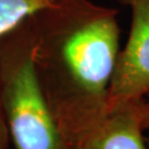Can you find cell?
<instances>
[{
    "label": "cell",
    "instance_id": "cell-7",
    "mask_svg": "<svg viewBox=\"0 0 149 149\" xmlns=\"http://www.w3.org/2000/svg\"><path fill=\"white\" fill-rule=\"evenodd\" d=\"M139 107H140V115H141V120H143L145 130H149V102L141 100Z\"/></svg>",
    "mask_w": 149,
    "mask_h": 149
},
{
    "label": "cell",
    "instance_id": "cell-3",
    "mask_svg": "<svg viewBox=\"0 0 149 149\" xmlns=\"http://www.w3.org/2000/svg\"><path fill=\"white\" fill-rule=\"evenodd\" d=\"M132 11L128 41L118 53L108 93V112L149 94V0H118Z\"/></svg>",
    "mask_w": 149,
    "mask_h": 149
},
{
    "label": "cell",
    "instance_id": "cell-5",
    "mask_svg": "<svg viewBox=\"0 0 149 149\" xmlns=\"http://www.w3.org/2000/svg\"><path fill=\"white\" fill-rule=\"evenodd\" d=\"M58 0H0V37Z\"/></svg>",
    "mask_w": 149,
    "mask_h": 149
},
{
    "label": "cell",
    "instance_id": "cell-4",
    "mask_svg": "<svg viewBox=\"0 0 149 149\" xmlns=\"http://www.w3.org/2000/svg\"><path fill=\"white\" fill-rule=\"evenodd\" d=\"M139 104L118 107L87 137L61 149H146Z\"/></svg>",
    "mask_w": 149,
    "mask_h": 149
},
{
    "label": "cell",
    "instance_id": "cell-1",
    "mask_svg": "<svg viewBox=\"0 0 149 149\" xmlns=\"http://www.w3.org/2000/svg\"><path fill=\"white\" fill-rule=\"evenodd\" d=\"M117 15L91 0H58L31 15L34 70L61 148L87 137L109 115Z\"/></svg>",
    "mask_w": 149,
    "mask_h": 149
},
{
    "label": "cell",
    "instance_id": "cell-2",
    "mask_svg": "<svg viewBox=\"0 0 149 149\" xmlns=\"http://www.w3.org/2000/svg\"><path fill=\"white\" fill-rule=\"evenodd\" d=\"M31 16L0 37V104L16 149H61L38 81Z\"/></svg>",
    "mask_w": 149,
    "mask_h": 149
},
{
    "label": "cell",
    "instance_id": "cell-6",
    "mask_svg": "<svg viewBox=\"0 0 149 149\" xmlns=\"http://www.w3.org/2000/svg\"><path fill=\"white\" fill-rule=\"evenodd\" d=\"M10 139L9 129H8L5 115L2 112V107L0 104V149H9Z\"/></svg>",
    "mask_w": 149,
    "mask_h": 149
}]
</instances>
